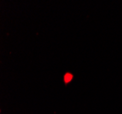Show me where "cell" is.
I'll use <instances>...</instances> for the list:
<instances>
[]
</instances>
